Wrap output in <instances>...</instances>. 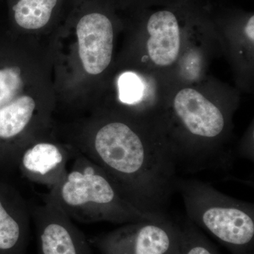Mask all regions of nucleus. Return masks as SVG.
<instances>
[{
    "label": "nucleus",
    "mask_w": 254,
    "mask_h": 254,
    "mask_svg": "<svg viewBox=\"0 0 254 254\" xmlns=\"http://www.w3.org/2000/svg\"><path fill=\"white\" fill-rule=\"evenodd\" d=\"M68 144L103 169L141 211L168 216L176 191V162L160 128L118 113L95 116Z\"/></svg>",
    "instance_id": "1"
},
{
    "label": "nucleus",
    "mask_w": 254,
    "mask_h": 254,
    "mask_svg": "<svg viewBox=\"0 0 254 254\" xmlns=\"http://www.w3.org/2000/svg\"><path fill=\"white\" fill-rule=\"evenodd\" d=\"M72 159L66 176L45 194L71 220L125 225L169 218L145 213L131 204L104 170L77 150Z\"/></svg>",
    "instance_id": "2"
},
{
    "label": "nucleus",
    "mask_w": 254,
    "mask_h": 254,
    "mask_svg": "<svg viewBox=\"0 0 254 254\" xmlns=\"http://www.w3.org/2000/svg\"><path fill=\"white\" fill-rule=\"evenodd\" d=\"M187 218L232 254H254V205L225 195L195 180L177 179Z\"/></svg>",
    "instance_id": "3"
},
{
    "label": "nucleus",
    "mask_w": 254,
    "mask_h": 254,
    "mask_svg": "<svg viewBox=\"0 0 254 254\" xmlns=\"http://www.w3.org/2000/svg\"><path fill=\"white\" fill-rule=\"evenodd\" d=\"M112 0H86L71 11L82 67L91 76L104 72L113 59L115 17Z\"/></svg>",
    "instance_id": "4"
},
{
    "label": "nucleus",
    "mask_w": 254,
    "mask_h": 254,
    "mask_svg": "<svg viewBox=\"0 0 254 254\" xmlns=\"http://www.w3.org/2000/svg\"><path fill=\"white\" fill-rule=\"evenodd\" d=\"M88 240L101 254H178L182 228L169 217L125 224Z\"/></svg>",
    "instance_id": "5"
},
{
    "label": "nucleus",
    "mask_w": 254,
    "mask_h": 254,
    "mask_svg": "<svg viewBox=\"0 0 254 254\" xmlns=\"http://www.w3.org/2000/svg\"><path fill=\"white\" fill-rule=\"evenodd\" d=\"M18 50L14 41L0 39V118L36 121L48 118L52 103L30 88Z\"/></svg>",
    "instance_id": "6"
},
{
    "label": "nucleus",
    "mask_w": 254,
    "mask_h": 254,
    "mask_svg": "<svg viewBox=\"0 0 254 254\" xmlns=\"http://www.w3.org/2000/svg\"><path fill=\"white\" fill-rule=\"evenodd\" d=\"M29 205L38 254H92L88 239L53 200L43 195L42 204Z\"/></svg>",
    "instance_id": "7"
},
{
    "label": "nucleus",
    "mask_w": 254,
    "mask_h": 254,
    "mask_svg": "<svg viewBox=\"0 0 254 254\" xmlns=\"http://www.w3.org/2000/svg\"><path fill=\"white\" fill-rule=\"evenodd\" d=\"M193 5L190 0L142 14L148 38L147 55L155 66L168 67L178 59L182 46V23Z\"/></svg>",
    "instance_id": "8"
},
{
    "label": "nucleus",
    "mask_w": 254,
    "mask_h": 254,
    "mask_svg": "<svg viewBox=\"0 0 254 254\" xmlns=\"http://www.w3.org/2000/svg\"><path fill=\"white\" fill-rule=\"evenodd\" d=\"M76 150L68 143L47 138L45 133L21 150L16 168L28 181L51 190L66 176L67 164Z\"/></svg>",
    "instance_id": "9"
},
{
    "label": "nucleus",
    "mask_w": 254,
    "mask_h": 254,
    "mask_svg": "<svg viewBox=\"0 0 254 254\" xmlns=\"http://www.w3.org/2000/svg\"><path fill=\"white\" fill-rule=\"evenodd\" d=\"M29 203L12 186L0 183V254H27Z\"/></svg>",
    "instance_id": "10"
},
{
    "label": "nucleus",
    "mask_w": 254,
    "mask_h": 254,
    "mask_svg": "<svg viewBox=\"0 0 254 254\" xmlns=\"http://www.w3.org/2000/svg\"><path fill=\"white\" fill-rule=\"evenodd\" d=\"M11 27L18 31H41L53 24L69 0H7Z\"/></svg>",
    "instance_id": "11"
},
{
    "label": "nucleus",
    "mask_w": 254,
    "mask_h": 254,
    "mask_svg": "<svg viewBox=\"0 0 254 254\" xmlns=\"http://www.w3.org/2000/svg\"><path fill=\"white\" fill-rule=\"evenodd\" d=\"M180 225L182 242L178 254H220L200 229L188 218L185 219Z\"/></svg>",
    "instance_id": "12"
},
{
    "label": "nucleus",
    "mask_w": 254,
    "mask_h": 254,
    "mask_svg": "<svg viewBox=\"0 0 254 254\" xmlns=\"http://www.w3.org/2000/svg\"><path fill=\"white\" fill-rule=\"evenodd\" d=\"M120 100L128 105L136 103L141 98L142 85L136 75L131 73L123 74L119 81Z\"/></svg>",
    "instance_id": "13"
},
{
    "label": "nucleus",
    "mask_w": 254,
    "mask_h": 254,
    "mask_svg": "<svg viewBox=\"0 0 254 254\" xmlns=\"http://www.w3.org/2000/svg\"><path fill=\"white\" fill-rule=\"evenodd\" d=\"M190 0H113L115 6H131L133 7L141 8L145 6H150L151 4H166L167 6H172L185 2Z\"/></svg>",
    "instance_id": "14"
},
{
    "label": "nucleus",
    "mask_w": 254,
    "mask_h": 254,
    "mask_svg": "<svg viewBox=\"0 0 254 254\" xmlns=\"http://www.w3.org/2000/svg\"><path fill=\"white\" fill-rule=\"evenodd\" d=\"M70 4L73 5V7H76L78 4H81L83 1H86V0H69Z\"/></svg>",
    "instance_id": "15"
}]
</instances>
